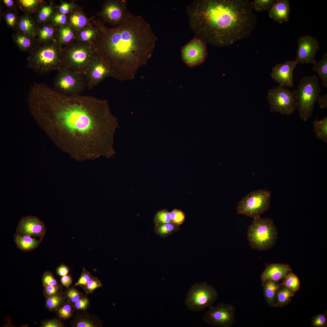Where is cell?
<instances>
[{"label": "cell", "mask_w": 327, "mask_h": 327, "mask_svg": "<svg viewBox=\"0 0 327 327\" xmlns=\"http://www.w3.org/2000/svg\"><path fill=\"white\" fill-rule=\"evenodd\" d=\"M39 116L48 117L71 157L78 161L109 158L117 119L108 101L93 96L59 93L44 83L35 91Z\"/></svg>", "instance_id": "obj_1"}, {"label": "cell", "mask_w": 327, "mask_h": 327, "mask_svg": "<svg viewBox=\"0 0 327 327\" xmlns=\"http://www.w3.org/2000/svg\"><path fill=\"white\" fill-rule=\"evenodd\" d=\"M91 18L97 31L90 45L94 53L108 66L111 77L133 79L139 67L147 64L157 40L150 25L130 12L123 22L111 28L100 18Z\"/></svg>", "instance_id": "obj_2"}, {"label": "cell", "mask_w": 327, "mask_h": 327, "mask_svg": "<svg viewBox=\"0 0 327 327\" xmlns=\"http://www.w3.org/2000/svg\"><path fill=\"white\" fill-rule=\"evenodd\" d=\"M187 12L196 36L219 47L248 37L256 24L248 0H195L187 7Z\"/></svg>", "instance_id": "obj_3"}, {"label": "cell", "mask_w": 327, "mask_h": 327, "mask_svg": "<svg viewBox=\"0 0 327 327\" xmlns=\"http://www.w3.org/2000/svg\"><path fill=\"white\" fill-rule=\"evenodd\" d=\"M62 48L57 41L36 45L27 57L28 67L41 74L58 71L63 66Z\"/></svg>", "instance_id": "obj_4"}, {"label": "cell", "mask_w": 327, "mask_h": 327, "mask_svg": "<svg viewBox=\"0 0 327 327\" xmlns=\"http://www.w3.org/2000/svg\"><path fill=\"white\" fill-rule=\"evenodd\" d=\"M247 236L252 248L266 250L274 246L278 237V230L272 219L260 216L253 219L248 227Z\"/></svg>", "instance_id": "obj_5"}, {"label": "cell", "mask_w": 327, "mask_h": 327, "mask_svg": "<svg viewBox=\"0 0 327 327\" xmlns=\"http://www.w3.org/2000/svg\"><path fill=\"white\" fill-rule=\"evenodd\" d=\"M321 89L318 77H304L300 81L296 89L297 108L300 118L307 121L311 116Z\"/></svg>", "instance_id": "obj_6"}, {"label": "cell", "mask_w": 327, "mask_h": 327, "mask_svg": "<svg viewBox=\"0 0 327 327\" xmlns=\"http://www.w3.org/2000/svg\"><path fill=\"white\" fill-rule=\"evenodd\" d=\"M62 54L63 66L85 75L94 55L90 45L76 42L62 47Z\"/></svg>", "instance_id": "obj_7"}, {"label": "cell", "mask_w": 327, "mask_h": 327, "mask_svg": "<svg viewBox=\"0 0 327 327\" xmlns=\"http://www.w3.org/2000/svg\"><path fill=\"white\" fill-rule=\"evenodd\" d=\"M86 88L85 75L63 66L54 80V90L69 96L79 95Z\"/></svg>", "instance_id": "obj_8"}, {"label": "cell", "mask_w": 327, "mask_h": 327, "mask_svg": "<svg viewBox=\"0 0 327 327\" xmlns=\"http://www.w3.org/2000/svg\"><path fill=\"white\" fill-rule=\"evenodd\" d=\"M271 194L269 191L260 189L251 192L238 202L237 213L253 219L260 217L269 209Z\"/></svg>", "instance_id": "obj_9"}, {"label": "cell", "mask_w": 327, "mask_h": 327, "mask_svg": "<svg viewBox=\"0 0 327 327\" xmlns=\"http://www.w3.org/2000/svg\"><path fill=\"white\" fill-rule=\"evenodd\" d=\"M218 295L216 289L206 282L195 283L188 290L184 302L189 310L200 311L212 306L216 300Z\"/></svg>", "instance_id": "obj_10"}, {"label": "cell", "mask_w": 327, "mask_h": 327, "mask_svg": "<svg viewBox=\"0 0 327 327\" xmlns=\"http://www.w3.org/2000/svg\"><path fill=\"white\" fill-rule=\"evenodd\" d=\"M267 99L271 112L289 115L297 108L296 89L291 91L284 87L279 86L269 91Z\"/></svg>", "instance_id": "obj_11"}, {"label": "cell", "mask_w": 327, "mask_h": 327, "mask_svg": "<svg viewBox=\"0 0 327 327\" xmlns=\"http://www.w3.org/2000/svg\"><path fill=\"white\" fill-rule=\"evenodd\" d=\"M236 308L232 304L223 302L209 306L203 316L208 324L219 327H231L235 323Z\"/></svg>", "instance_id": "obj_12"}, {"label": "cell", "mask_w": 327, "mask_h": 327, "mask_svg": "<svg viewBox=\"0 0 327 327\" xmlns=\"http://www.w3.org/2000/svg\"><path fill=\"white\" fill-rule=\"evenodd\" d=\"M129 12L126 1L107 0L97 15L103 23L115 26L124 21Z\"/></svg>", "instance_id": "obj_13"}, {"label": "cell", "mask_w": 327, "mask_h": 327, "mask_svg": "<svg viewBox=\"0 0 327 327\" xmlns=\"http://www.w3.org/2000/svg\"><path fill=\"white\" fill-rule=\"evenodd\" d=\"M206 44L202 39L196 36L181 48V57L183 61L190 68L203 63L208 54Z\"/></svg>", "instance_id": "obj_14"}, {"label": "cell", "mask_w": 327, "mask_h": 327, "mask_svg": "<svg viewBox=\"0 0 327 327\" xmlns=\"http://www.w3.org/2000/svg\"><path fill=\"white\" fill-rule=\"evenodd\" d=\"M111 76V71L108 66L101 58L94 54L85 75L86 88L91 89L106 78Z\"/></svg>", "instance_id": "obj_15"}, {"label": "cell", "mask_w": 327, "mask_h": 327, "mask_svg": "<svg viewBox=\"0 0 327 327\" xmlns=\"http://www.w3.org/2000/svg\"><path fill=\"white\" fill-rule=\"evenodd\" d=\"M298 48L295 61L298 63L314 64L315 55L319 50V43L311 36H302L298 42Z\"/></svg>", "instance_id": "obj_16"}, {"label": "cell", "mask_w": 327, "mask_h": 327, "mask_svg": "<svg viewBox=\"0 0 327 327\" xmlns=\"http://www.w3.org/2000/svg\"><path fill=\"white\" fill-rule=\"evenodd\" d=\"M16 233L23 236H38L42 239L46 233L44 223L38 218L32 216L22 217L19 221Z\"/></svg>", "instance_id": "obj_17"}, {"label": "cell", "mask_w": 327, "mask_h": 327, "mask_svg": "<svg viewBox=\"0 0 327 327\" xmlns=\"http://www.w3.org/2000/svg\"><path fill=\"white\" fill-rule=\"evenodd\" d=\"M297 64L295 61L289 60L283 63L276 64L272 68L271 73L272 79L279 86L293 87V71Z\"/></svg>", "instance_id": "obj_18"}, {"label": "cell", "mask_w": 327, "mask_h": 327, "mask_svg": "<svg viewBox=\"0 0 327 327\" xmlns=\"http://www.w3.org/2000/svg\"><path fill=\"white\" fill-rule=\"evenodd\" d=\"M291 271V267L287 264L266 263L265 269L261 275L262 285L268 280L278 283Z\"/></svg>", "instance_id": "obj_19"}, {"label": "cell", "mask_w": 327, "mask_h": 327, "mask_svg": "<svg viewBox=\"0 0 327 327\" xmlns=\"http://www.w3.org/2000/svg\"><path fill=\"white\" fill-rule=\"evenodd\" d=\"M57 31L51 22L37 26L34 38L36 45L57 41Z\"/></svg>", "instance_id": "obj_20"}, {"label": "cell", "mask_w": 327, "mask_h": 327, "mask_svg": "<svg viewBox=\"0 0 327 327\" xmlns=\"http://www.w3.org/2000/svg\"><path fill=\"white\" fill-rule=\"evenodd\" d=\"M290 12L288 0H276L269 10V16L274 21L282 23L289 20Z\"/></svg>", "instance_id": "obj_21"}, {"label": "cell", "mask_w": 327, "mask_h": 327, "mask_svg": "<svg viewBox=\"0 0 327 327\" xmlns=\"http://www.w3.org/2000/svg\"><path fill=\"white\" fill-rule=\"evenodd\" d=\"M68 24L76 33L92 24L91 18H88L82 8L78 5L68 15Z\"/></svg>", "instance_id": "obj_22"}, {"label": "cell", "mask_w": 327, "mask_h": 327, "mask_svg": "<svg viewBox=\"0 0 327 327\" xmlns=\"http://www.w3.org/2000/svg\"><path fill=\"white\" fill-rule=\"evenodd\" d=\"M37 25L32 15L27 12L19 16L16 31L26 34L34 38Z\"/></svg>", "instance_id": "obj_23"}, {"label": "cell", "mask_w": 327, "mask_h": 327, "mask_svg": "<svg viewBox=\"0 0 327 327\" xmlns=\"http://www.w3.org/2000/svg\"><path fill=\"white\" fill-rule=\"evenodd\" d=\"M55 6L53 1H49L48 3L44 1L34 17L37 26L50 22Z\"/></svg>", "instance_id": "obj_24"}, {"label": "cell", "mask_w": 327, "mask_h": 327, "mask_svg": "<svg viewBox=\"0 0 327 327\" xmlns=\"http://www.w3.org/2000/svg\"><path fill=\"white\" fill-rule=\"evenodd\" d=\"M12 38L22 52H30L36 46L34 38L26 34L16 31L12 35Z\"/></svg>", "instance_id": "obj_25"}, {"label": "cell", "mask_w": 327, "mask_h": 327, "mask_svg": "<svg viewBox=\"0 0 327 327\" xmlns=\"http://www.w3.org/2000/svg\"><path fill=\"white\" fill-rule=\"evenodd\" d=\"M42 239L37 240L27 236H23L15 233L14 240L17 247L23 252L33 250L37 248Z\"/></svg>", "instance_id": "obj_26"}, {"label": "cell", "mask_w": 327, "mask_h": 327, "mask_svg": "<svg viewBox=\"0 0 327 327\" xmlns=\"http://www.w3.org/2000/svg\"><path fill=\"white\" fill-rule=\"evenodd\" d=\"M76 32L68 24L58 28L57 42L62 47L75 42Z\"/></svg>", "instance_id": "obj_27"}, {"label": "cell", "mask_w": 327, "mask_h": 327, "mask_svg": "<svg viewBox=\"0 0 327 327\" xmlns=\"http://www.w3.org/2000/svg\"><path fill=\"white\" fill-rule=\"evenodd\" d=\"M97 33V30L92 23L76 33L75 42L91 45Z\"/></svg>", "instance_id": "obj_28"}, {"label": "cell", "mask_w": 327, "mask_h": 327, "mask_svg": "<svg viewBox=\"0 0 327 327\" xmlns=\"http://www.w3.org/2000/svg\"><path fill=\"white\" fill-rule=\"evenodd\" d=\"M295 293L287 288L280 285V287L276 292V300L273 306L282 307L288 304L291 301L292 297Z\"/></svg>", "instance_id": "obj_29"}, {"label": "cell", "mask_w": 327, "mask_h": 327, "mask_svg": "<svg viewBox=\"0 0 327 327\" xmlns=\"http://www.w3.org/2000/svg\"><path fill=\"white\" fill-rule=\"evenodd\" d=\"M263 287V293L265 300L270 307H272L275 304L276 300L275 292L280 286V285L273 281L268 280L262 285Z\"/></svg>", "instance_id": "obj_30"}, {"label": "cell", "mask_w": 327, "mask_h": 327, "mask_svg": "<svg viewBox=\"0 0 327 327\" xmlns=\"http://www.w3.org/2000/svg\"><path fill=\"white\" fill-rule=\"evenodd\" d=\"M45 1L41 0H16L17 6L22 11L30 14H35Z\"/></svg>", "instance_id": "obj_31"}, {"label": "cell", "mask_w": 327, "mask_h": 327, "mask_svg": "<svg viewBox=\"0 0 327 327\" xmlns=\"http://www.w3.org/2000/svg\"><path fill=\"white\" fill-rule=\"evenodd\" d=\"M312 70L317 73L322 80V85L327 88V53L325 52L322 59L314 64Z\"/></svg>", "instance_id": "obj_32"}, {"label": "cell", "mask_w": 327, "mask_h": 327, "mask_svg": "<svg viewBox=\"0 0 327 327\" xmlns=\"http://www.w3.org/2000/svg\"><path fill=\"white\" fill-rule=\"evenodd\" d=\"M313 130L316 137L323 142L327 143V117L322 119L315 120L313 123Z\"/></svg>", "instance_id": "obj_33"}, {"label": "cell", "mask_w": 327, "mask_h": 327, "mask_svg": "<svg viewBox=\"0 0 327 327\" xmlns=\"http://www.w3.org/2000/svg\"><path fill=\"white\" fill-rule=\"evenodd\" d=\"M66 297L61 291L46 299L45 306L50 311H56L64 302Z\"/></svg>", "instance_id": "obj_34"}, {"label": "cell", "mask_w": 327, "mask_h": 327, "mask_svg": "<svg viewBox=\"0 0 327 327\" xmlns=\"http://www.w3.org/2000/svg\"><path fill=\"white\" fill-rule=\"evenodd\" d=\"M280 284L287 288L295 293L300 288V282L298 277L292 271L288 273Z\"/></svg>", "instance_id": "obj_35"}, {"label": "cell", "mask_w": 327, "mask_h": 327, "mask_svg": "<svg viewBox=\"0 0 327 327\" xmlns=\"http://www.w3.org/2000/svg\"><path fill=\"white\" fill-rule=\"evenodd\" d=\"M180 229L179 226L175 225L172 223H169L155 226L154 231L157 235L161 237H165L180 230Z\"/></svg>", "instance_id": "obj_36"}, {"label": "cell", "mask_w": 327, "mask_h": 327, "mask_svg": "<svg viewBox=\"0 0 327 327\" xmlns=\"http://www.w3.org/2000/svg\"><path fill=\"white\" fill-rule=\"evenodd\" d=\"M17 11L8 10L4 13L3 18L8 28L15 29L19 17Z\"/></svg>", "instance_id": "obj_37"}, {"label": "cell", "mask_w": 327, "mask_h": 327, "mask_svg": "<svg viewBox=\"0 0 327 327\" xmlns=\"http://www.w3.org/2000/svg\"><path fill=\"white\" fill-rule=\"evenodd\" d=\"M155 226L169 223H171L170 213L166 209H163L158 212L154 218Z\"/></svg>", "instance_id": "obj_38"}, {"label": "cell", "mask_w": 327, "mask_h": 327, "mask_svg": "<svg viewBox=\"0 0 327 327\" xmlns=\"http://www.w3.org/2000/svg\"><path fill=\"white\" fill-rule=\"evenodd\" d=\"M275 2V0H255L250 4L253 9L262 12L269 10Z\"/></svg>", "instance_id": "obj_39"}, {"label": "cell", "mask_w": 327, "mask_h": 327, "mask_svg": "<svg viewBox=\"0 0 327 327\" xmlns=\"http://www.w3.org/2000/svg\"><path fill=\"white\" fill-rule=\"evenodd\" d=\"M60 4L55 5V10L65 15H69L78 5L74 0L68 2L60 0Z\"/></svg>", "instance_id": "obj_40"}, {"label": "cell", "mask_w": 327, "mask_h": 327, "mask_svg": "<svg viewBox=\"0 0 327 327\" xmlns=\"http://www.w3.org/2000/svg\"><path fill=\"white\" fill-rule=\"evenodd\" d=\"M50 22L57 28L61 27L68 24V15L63 14L55 10Z\"/></svg>", "instance_id": "obj_41"}, {"label": "cell", "mask_w": 327, "mask_h": 327, "mask_svg": "<svg viewBox=\"0 0 327 327\" xmlns=\"http://www.w3.org/2000/svg\"><path fill=\"white\" fill-rule=\"evenodd\" d=\"M55 312L59 318L67 319L71 316L72 307L69 303L64 302Z\"/></svg>", "instance_id": "obj_42"}, {"label": "cell", "mask_w": 327, "mask_h": 327, "mask_svg": "<svg viewBox=\"0 0 327 327\" xmlns=\"http://www.w3.org/2000/svg\"><path fill=\"white\" fill-rule=\"evenodd\" d=\"M170 213L172 223L179 226L184 222L185 218V214L181 210L174 209Z\"/></svg>", "instance_id": "obj_43"}, {"label": "cell", "mask_w": 327, "mask_h": 327, "mask_svg": "<svg viewBox=\"0 0 327 327\" xmlns=\"http://www.w3.org/2000/svg\"><path fill=\"white\" fill-rule=\"evenodd\" d=\"M102 286L101 281L97 277H93L86 285L84 289L87 294L92 293L97 289Z\"/></svg>", "instance_id": "obj_44"}, {"label": "cell", "mask_w": 327, "mask_h": 327, "mask_svg": "<svg viewBox=\"0 0 327 327\" xmlns=\"http://www.w3.org/2000/svg\"><path fill=\"white\" fill-rule=\"evenodd\" d=\"M311 322L312 327H326L327 323L326 316L323 314H318L312 318Z\"/></svg>", "instance_id": "obj_45"}, {"label": "cell", "mask_w": 327, "mask_h": 327, "mask_svg": "<svg viewBox=\"0 0 327 327\" xmlns=\"http://www.w3.org/2000/svg\"><path fill=\"white\" fill-rule=\"evenodd\" d=\"M42 285L43 287L52 285H58V282L53 274L50 271H45L42 276Z\"/></svg>", "instance_id": "obj_46"}, {"label": "cell", "mask_w": 327, "mask_h": 327, "mask_svg": "<svg viewBox=\"0 0 327 327\" xmlns=\"http://www.w3.org/2000/svg\"><path fill=\"white\" fill-rule=\"evenodd\" d=\"M61 287L58 285H49L44 287L43 294L44 297L47 299L57 293L61 291Z\"/></svg>", "instance_id": "obj_47"}, {"label": "cell", "mask_w": 327, "mask_h": 327, "mask_svg": "<svg viewBox=\"0 0 327 327\" xmlns=\"http://www.w3.org/2000/svg\"><path fill=\"white\" fill-rule=\"evenodd\" d=\"M64 326L63 323L56 318L43 320L40 323V327H62Z\"/></svg>", "instance_id": "obj_48"}, {"label": "cell", "mask_w": 327, "mask_h": 327, "mask_svg": "<svg viewBox=\"0 0 327 327\" xmlns=\"http://www.w3.org/2000/svg\"><path fill=\"white\" fill-rule=\"evenodd\" d=\"M93 278L90 272L83 268L81 276L75 285L84 286Z\"/></svg>", "instance_id": "obj_49"}, {"label": "cell", "mask_w": 327, "mask_h": 327, "mask_svg": "<svg viewBox=\"0 0 327 327\" xmlns=\"http://www.w3.org/2000/svg\"><path fill=\"white\" fill-rule=\"evenodd\" d=\"M65 296L69 301L74 303L80 298L79 293L74 288H70L68 290Z\"/></svg>", "instance_id": "obj_50"}, {"label": "cell", "mask_w": 327, "mask_h": 327, "mask_svg": "<svg viewBox=\"0 0 327 327\" xmlns=\"http://www.w3.org/2000/svg\"><path fill=\"white\" fill-rule=\"evenodd\" d=\"M89 305V301L85 298H80L74 303V307L78 309H86Z\"/></svg>", "instance_id": "obj_51"}, {"label": "cell", "mask_w": 327, "mask_h": 327, "mask_svg": "<svg viewBox=\"0 0 327 327\" xmlns=\"http://www.w3.org/2000/svg\"><path fill=\"white\" fill-rule=\"evenodd\" d=\"M3 4L6 6L8 10H17V5L16 1L13 0H3L2 1Z\"/></svg>", "instance_id": "obj_52"}, {"label": "cell", "mask_w": 327, "mask_h": 327, "mask_svg": "<svg viewBox=\"0 0 327 327\" xmlns=\"http://www.w3.org/2000/svg\"><path fill=\"white\" fill-rule=\"evenodd\" d=\"M318 101L319 108H327V94L322 96L319 95L317 100Z\"/></svg>", "instance_id": "obj_53"}, {"label": "cell", "mask_w": 327, "mask_h": 327, "mask_svg": "<svg viewBox=\"0 0 327 327\" xmlns=\"http://www.w3.org/2000/svg\"><path fill=\"white\" fill-rule=\"evenodd\" d=\"M69 272L68 267L62 264L56 269L57 274L61 276H64L68 274Z\"/></svg>", "instance_id": "obj_54"}, {"label": "cell", "mask_w": 327, "mask_h": 327, "mask_svg": "<svg viewBox=\"0 0 327 327\" xmlns=\"http://www.w3.org/2000/svg\"><path fill=\"white\" fill-rule=\"evenodd\" d=\"M61 281L62 285L68 288L72 282V279L70 276L66 275L61 277Z\"/></svg>", "instance_id": "obj_55"}, {"label": "cell", "mask_w": 327, "mask_h": 327, "mask_svg": "<svg viewBox=\"0 0 327 327\" xmlns=\"http://www.w3.org/2000/svg\"><path fill=\"white\" fill-rule=\"evenodd\" d=\"M77 327H94L95 325L91 322L85 320H81L77 324Z\"/></svg>", "instance_id": "obj_56"}]
</instances>
